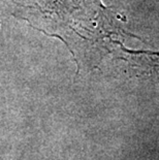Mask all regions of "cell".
<instances>
[{
	"instance_id": "cell-1",
	"label": "cell",
	"mask_w": 159,
	"mask_h": 160,
	"mask_svg": "<svg viewBox=\"0 0 159 160\" xmlns=\"http://www.w3.org/2000/svg\"><path fill=\"white\" fill-rule=\"evenodd\" d=\"M19 17L65 43L81 69L113 55L126 32L101 0H22Z\"/></svg>"
},
{
	"instance_id": "cell-2",
	"label": "cell",
	"mask_w": 159,
	"mask_h": 160,
	"mask_svg": "<svg viewBox=\"0 0 159 160\" xmlns=\"http://www.w3.org/2000/svg\"><path fill=\"white\" fill-rule=\"evenodd\" d=\"M113 57L117 61L123 62L135 76L159 79V52L130 50L120 43Z\"/></svg>"
}]
</instances>
